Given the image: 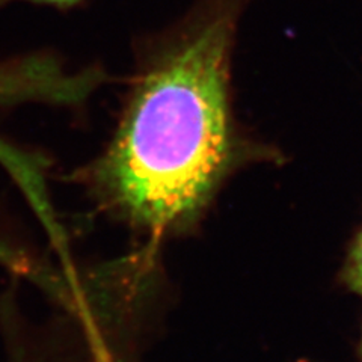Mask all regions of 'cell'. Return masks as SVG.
Here are the masks:
<instances>
[{"label":"cell","mask_w":362,"mask_h":362,"mask_svg":"<svg viewBox=\"0 0 362 362\" xmlns=\"http://www.w3.org/2000/svg\"><path fill=\"white\" fill-rule=\"evenodd\" d=\"M237 11L234 0H214L156 53L106 150L88 169L98 199L136 230H192L234 166L230 65Z\"/></svg>","instance_id":"cell-1"},{"label":"cell","mask_w":362,"mask_h":362,"mask_svg":"<svg viewBox=\"0 0 362 362\" xmlns=\"http://www.w3.org/2000/svg\"><path fill=\"white\" fill-rule=\"evenodd\" d=\"M344 279L347 286L362 296V231L350 249L349 259L344 267Z\"/></svg>","instance_id":"cell-2"},{"label":"cell","mask_w":362,"mask_h":362,"mask_svg":"<svg viewBox=\"0 0 362 362\" xmlns=\"http://www.w3.org/2000/svg\"><path fill=\"white\" fill-rule=\"evenodd\" d=\"M5 2H32V4H41V5H50V6H58V8H68L73 6L81 0H0V4Z\"/></svg>","instance_id":"cell-3"},{"label":"cell","mask_w":362,"mask_h":362,"mask_svg":"<svg viewBox=\"0 0 362 362\" xmlns=\"http://www.w3.org/2000/svg\"><path fill=\"white\" fill-rule=\"evenodd\" d=\"M361 354H362V343H361Z\"/></svg>","instance_id":"cell-4"}]
</instances>
